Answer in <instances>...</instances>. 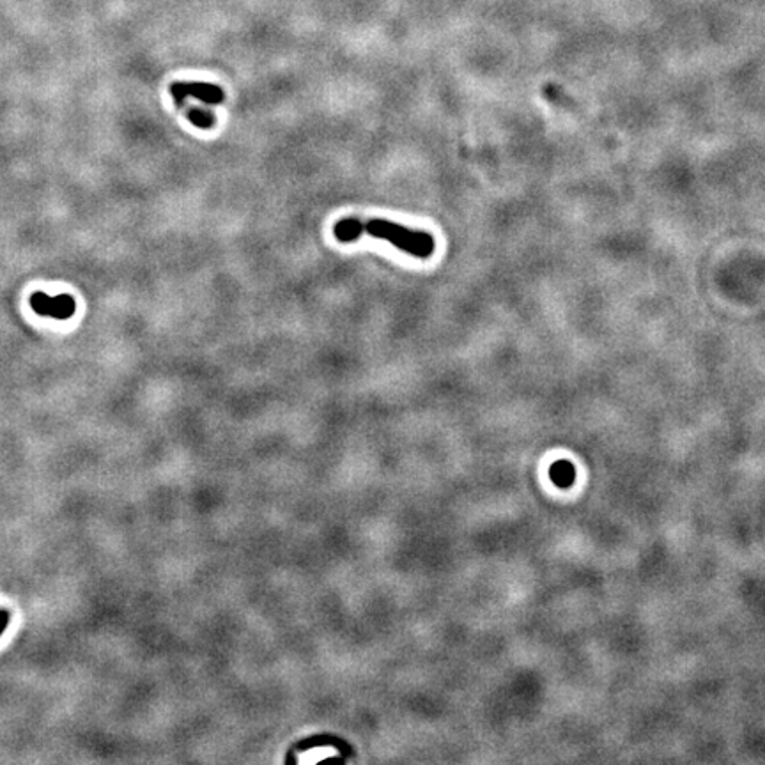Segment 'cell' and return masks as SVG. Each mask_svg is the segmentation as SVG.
Wrapping results in <instances>:
<instances>
[{"mask_svg":"<svg viewBox=\"0 0 765 765\" xmlns=\"http://www.w3.org/2000/svg\"><path fill=\"white\" fill-rule=\"evenodd\" d=\"M363 234L388 241L395 249L403 250L417 259H429L436 250V239L426 230H414L406 225L382 218H342L333 225V236L340 243H353Z\"/></svg>","mask_w":765,"mask_h":765,"instance_id":"obj_1","label":"cell"},{"mask_svg":"<svg viewBox=\"0 0 765 765\" xmlns=\"http://www.w3.org/2000/svg\"><path fill=\"white\" fill-rule=\"evenodd\" d=\"M170 94L178 107L185 105L186 98H195L205 105H220L225 99L224 89L210 82H174Z\"/></svg>","mask_w":765,"mask_h":765,"instance_id":"obj_2","label":"cell"},{"mask_svg":"<svg viewBox=\"0 0 765 765\" xmlns=\"http://www.w3.org/2000/svg\"><path fill=\"white\" fill-rule=\"evenodd\" d=\"M32 310L51 319H69L75 314L76 303L69 294L50 296L47 292H34L31 296Z\"/></svg>","mask_w":765,"mask_h":765,"instance_id":"obj_3","label":"cell"},{"mask_svg":"<svg viewBox=\"0 0 765 765\" xmlns=\"http://www.w3.org/2000/svg\"><path fill=\"white\" fill-rule=\"evenodd\" d=\"M185 108V115L188 117V121L194 126L201 128V130H210L217 123V117L215 114H211L208 108H199V107H188V105H183Z\"/></svg>","mask_w":765,"mask_h":765,"instance_id":"obj_4","label":"cell"},{"mask_svg":"<svg viewBox=\"0 0 765 765\" xmlns=\"http://www.w3.org/2000/svg\"><path fill=\"white\" fill-rule=\"evenodd\" d=\"M574 477H576V471L571 462L558 461L551 466V478L558 487H569L574 482Z\"/></svg>","mask_w":765,"mask_h":765,"instance_id":"obj_5","label":"cell"},{"mask_svg":"<svg viewBox=\"0 0 765 765\" xmlns=\"http://www.w3.org/2000/svg\"><path fill=\"white\" fill-rule=\"evenodd\" d=\"M328 751L330 750H321L319 755H312V753L305 755V757H301V762H303V764H316V762L324 760V758L333 757V753H328Z\"/></svg>","mask_w":765,"mask_h":765,"instance_id":"obj_6","label":"cell"},{"mask_svg":"<svg viewBox=\"0 0 765 765\" xmlns=\"http://www.w3.org/2000/svg\"><path fill=\"white\" fill-rule=\"evenodd\" d=\"M6 625H8V613L0 612V634L4 632Z\"/></svg>","mask_w":765,"mask_h":765,"instance_id":"obj_7","label":"cell"}]
</instances>
